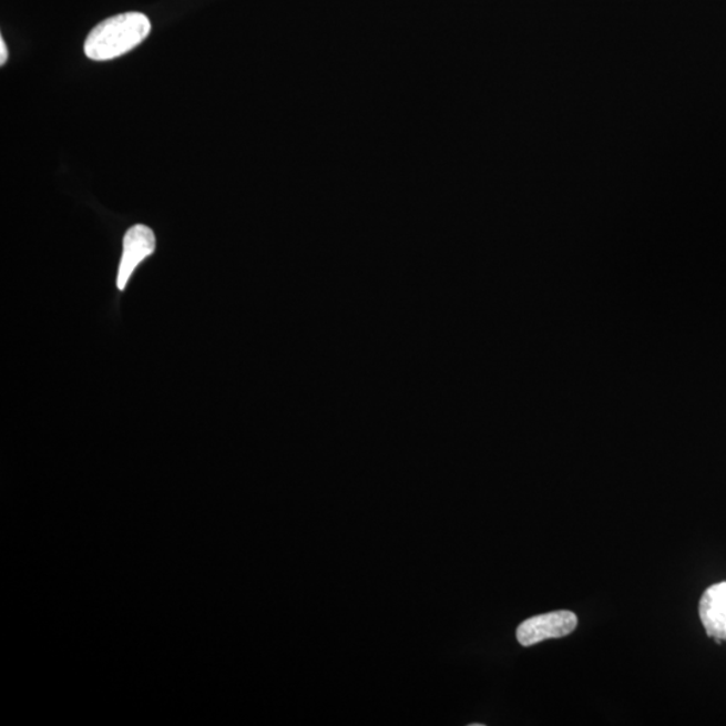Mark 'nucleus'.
Instances as JSON below:
<instances>
[{"instance_id":"obj_1","label":"nucleus","mask_w":726,"mask_h":726,"mask_svg":"<svg viewBox=\"0 0 726 726\" xmlns=\"http://www.w3.org/2000/svg\"><path fill=\"white\" fill-rule=\"evenodd\" d=\"M150 31V19L142 12L111 17L88 34L84 52L93 61L115 60L141 45Z\"/></svg>"},{"instance_id":"obj_2","label":"nucleus","mask_w":726,"mask_h":726,"mask_svg":"<svg viewBox=\"0 0 726 726\" xmlns=\"http://www.w3.org/2000/svg\"><path fill=\"white\" fill-rule=\"evenodd\" d=\"M579 626V617L572 611H553L526 618L517 628V640L523 647H532L549 640L571 635Z\"/></svg>"},{"instance_id":"obj_3","label":"nucleus","mask_w":726,"mask_h":726,"mask_svg":"<svg viewBox=\"0 0 726 726\" xmlns=\"http://www.w3.org/2000/svg\"><path fill=\"white\" fill-rule=\"evenodd\" d=\"M156 239L154 232L145 225L130 227L123 238V255L119 265L117 288L124 290L139 264L154 254Z\"/></svg>"},{"instance_id":"obj_4","label":"nucleus","mask_w":726,"mask_h":726,"mask_svg":"<svg viewBox=\"0 0 726 726\" xmlns=\"http://www.w3.org/2000/svg\"><path fill=\"white\" fill-rule=\"evenodd\" d=\"M698 614L706 635L723 645L726 641V581H719L704 592Z\"/></svg>"},{"instance_id":"obj_5","label":"nucleus","mask_w":726,"mask_h":726,"mask_svg":"<svg viewBox=\"0 0 726 726\" xmlns=\"http://www.w3.org/2000/svg\"><path fill=\"white\" fill-rule=\"evenodd\" d=\"M9 59V50L8 47H6L4 40H0V64L4 65L6 62H8Z\"/></svg>"}]
</instances>
